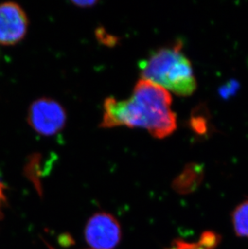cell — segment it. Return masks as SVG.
I'll return each mask as SVG.
<instances>
[{"label":"cell","instance_id":"6da1fadb","mask_svg":"<svg viewBox=\"0 0 248 249\" xmlns=\"http://www.w3.org/2000/svg\"><path fill=\"white\" fill-rule=\"evenodd\" d=\"M171 106V94L168 90L141 78L129 99H106L100 127H141L155 138H165L177 128V116Z\"/></svg>","mask_w":248,"mask_h":249},{"label":"cell","instance_id":"7a4b0ae2","mask_svg":"<svg viewBox=\"0 0 248 249\" xmlns=\"http://www.w3.org/2000/svg\"><path fill=\"white\" fill-rule=\"evenodd\" d=\"M142 79L150 81L179 96H189L197 88L192 65L176 42L152 52L139 64Z\"/></svg>","mask_w":248,"mask_h":249},{"label":"cell","instance_id":"3957f363","mask_svg":"<svg viewBox=\"0 0 248 249\" xmlns=\"http://www.w3.org/2000/svg\"><path fill=\"white\" fill-rule=\"evenodd\" d=\"M28 121L38 134L50 137L63 129L66 113L63 107L53 99L41 98L33 102L29 107Z\"/></svg>","mask_w":248,"mask_h":249},{"label":"cell","instance_id":"277c9868","mask_svg":"<svg viewBox=\"0 0 248 249\" xmlns=\"http://www.w3.org/2000/svg\"><path fill=\"white\" fill-rule=\"evenodd\" d=\"M85 235L93 249H113L120 242L121 229L112 215L98 213L87 223Z\"/></svg>","mask_w":248,"mask_h":249},{"label":"cell","instance_id":"5b68a950","mask_svg":"<svg viewBox=\"0 0 248 249\" xmlns=\"http://www.w3.org/2000/svg\"><path fill=\"white\" fill-rule=\"evenodd\" d=\"M25 12L13 2L0 3V45H13L24 39L28 31Z\"/></svg>","mask_w":248,"mask_h":249},{"label":"cell","instance_id":"8992f818","mask_svg":"<svg viewBox=\"0 0 248 249\" xmlns=\"http://www.w3.org/2000/svg\"><path fill=\"white\" fill-rule=\"evenodd\" d=\"M233 225L237 235L248 238V200L242 202L233 213Z\"/></svg>","mask_w":248,"mask_h":249},{"label":"cell","instance_id":"52a82bcc","mask_svg":"<svg viewBox=\"0 0 248 249\" xmlns=\"http://www.w3.org/2000/svg\"><path fill=\"white\" fill-rule=\"evenodd\" d=\"M193 129L198 134H204L207 131V124L205 118L201 116H193L191 120Z\"/></svg>","mask_w":248,"mask_h":249},{"label":"cell","instance_id":"ba28073f","mask_svg":"<svg viewBox=\"0 0 248 249\" xmlns=\"http://www.w3.org/2000/svg\"><path fill=\"white\" fill-rule=\"evenodd\" d=\"M74 4L77 5L78 7H91L93 5L95 4V1H74Z\"/></svg>","mask_w":248,"mask_h":249},{"label":"cell","instance_id":"9c48e42d","mask_svg":"<svg viewBox=\"0 0 248 249\" xmlns=\"http://www.w3.org/2000/svg\"><path fill=\"white\" fill-rule=\"evenodd\" d=\"M2 190H3V186H2V183L0 182V206L2 205V202L5 200Z\"/></svg>","mask_w":248,"mask_h":249}]
</instances>
